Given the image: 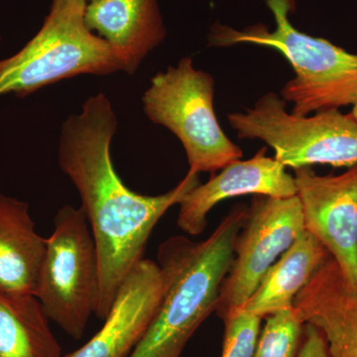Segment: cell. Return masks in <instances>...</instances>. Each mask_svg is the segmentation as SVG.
I'll return each instance as SVG.
<instances>
[{
	"label": "cell",
	"instance_id": "6da1fadb",
	"mask_svg": "<svg viewBox=\"0 0 357 357\" xmlns=\"http://www.w3.org/2000/svg\"><path fill=\"white\" fill-rule=\"evenodd\" d=\"M117 130L114 105L103 93L89 96L79 114L61 128L58 162L82 201L98 249L100 286L95 314L105 321L121 284L143 259L148 239L169 208L199 184L189 170L175 188L159 196L129 189L115 171L112 138Z\"/></svg>",
	"mask_w": 357,
	"mask_h": 357
},
{
	"label": "cell",
	"instance_id": "7a4b0ae2",
	"mask_svg": "<svg viewBox=\"0 0 357 357\" xmlns=\"http://www.w3.org/2000/svg\"><path fill=\"white\" fill-rule=\"evenodd\" d=\"M248 211L244 204L232 208L202 243L175 236L161 244L158 264L166 275L165 293L128 357H180L199 326L217 310Z\"/></svg>",
	"mask_w": 357,
	"mask_h": 357
},
{
	"label": "cell",
	"instance_id": "3957f363",
	"mask_svg": "<svg viewBox=\"0 0 357 357\" xmlns=\"http://www.w3.org/2000/svg\"><path fill=\"white\" fill-rule=\"evenodd\" d=\"M266 3L276 21L273 31L263 24L237 31L215 23L208 36L211 46L249 43L280 52L295 72L281 91V98L293 103L294 114L305 116L354 105L357 100L356 54L296 29L288 16L295 0H266Z\"/></svg>",
	"mask_w": 357,
	"mask_h": 357
},
{
	"label": "cell",
	"instance_id": "277c9868",
	"mask_svg": "<svg viewBox=\"0 0 357 357\" xmlns=\"http://www.w3.org/2000/svg\"><path fill=\"white\" fill-rule=\"evenodd\" d=\"M86 0H52L37 34L20 52L0 61V96L25 98L79 75L126 70L121 54L86 26Z\"/></svg>",
	"mask_w": 357,
	"mask_h": 357
},
{
	"label": "cell",
	"instance_id": "5b68a950",
	"mask_svg": "<svg viewBox=\"0 0 357 357\" xmlns=\"http://www.w3.org/2000/svg\"><path fill=\"white\" fill-rule=\"evenodd\" d=\"M213 98L215 79L197 70L191 57L157 73L142 96L149 121L169 129L182 143L192 172L215 173L243 156L220 128Z\"/></svg>",
	"mask_w": 357,
	"mask_h": 357
},
{
	"label": "cell",
	"instance_id": "8992f818",
	"mask_svg": "<svg viewBox=\"0 0 357 357\" xmlns=\"http://www.w3.org/2000/svg\"><path fill=\"white\" fill-rule=\"evenodd\" d=\"M283 98L268 93L246 112L229 114L227 121L239 139H260L287 168L326 164L347 169L357 164V122L340 109L311 116L288 112Z\"/></svg>",
	"mask_w": 357,
	"mask_h": 357
},
{
	"label": "cell",
	"instance_id": "52a82bcc",
	"mask_svg": "<svg viewBox=\"0 0 357 357\" xmlns=\"http://www.w3.org/2000/svg\"><path fill=\"white\" fill-rule=\"evenodd\" d=\"M100 286L98 249L82 208L66 204L54 218L35 297L49 321L74 340L95 314Z\"/></svg>",
	"mask_w": 357,
	"mask_h": 357
},
{
	"label": "cell",
	"instance_id": "ba28073f",
	"mask_svg": "<svg viewBox=\"0 0 357 357\" xmlns=\"http://www.w3.org/2000/svg\"><path fill=\"white\" fill-rule=\"evenodd\" d=\"M306 231L300 199L255 195L236 238L217 310L225 318L245 306L269 268Z\"/></svg>",
	"mask_w": 357,
	"mask_h": 357
},
{
	"label": "cell",
	"instance_id": "9c48e42d",
	"mask_svg": "<svg viewBox=\"0 0 357 357\" xmlns=\"http://www.w3.org/2000/svg\"><path fill=\"white\" fill-rule=\"evenodd\" d=\"M294 177L305 229L357 284V164L342 175L319 176L307 167Z\"/></svg>",
	"mask_w": 357,
	"mask_h": 357
},
{
	"label": "cell",
	"instance_id": "30bf717a",
	"mask_svg": "<svg viewBox=\"0 0 357 357\" xmlns=\"http://www.w3.org/2000/svg\"><path fill=\"white\" fill-rule=\"evenodd\" d=\"M166 286L158 263L143 258L121 284L100 332L63 357H128L156 314Z\"/></svg>",
	"mask_w": 357,
	"mask_h": 357
},
{
	"label": "cell",
	"instance_id": "8fae6325",
	"mask_svg": "<svg viewBox=\"0 0 357 357\" xmlns=\"http://www.w3.org/2000/svg\"><path fill=\"white\" fill-rule=\"evenodd\" d=\"M244 195L287 198L297 195L295 177L286 167L266 156V147L245 161L237 160L211 176L206 184L196 185L180 204L178 227L199 236L208 225V215L220 202Z\"/></svg>",
	"mask_w": 357,
	"mask_h": 357
},
{
	"label": "cell",
	"instance_id": "7c38bea8",
	"mask_svg": "<svg viewBox=\"0 0 357 357\" xmlns=\"http://www.w3.org/2000/svg\"><path fill=\"white\" fill-rule=\"evenodd\" d=\"M293 307L303 323L321 333L330 357H357V284L332 256L298 293Z\"/></svg>",
	"mask_w": 357,
	"mask_h": 357
},
{
	"label": "cell",
	"instance_id": "4fadbf2b",
	"mask_svg": "<svg viewBox=\"0 0 357 357\" xmlns=\"http://www.w3.org/2000/svg\"><path fill=\"white\" fill-rule=\"evenodd\" d=\"M84 21L121 54L129 75L167 36L158 0H93L86 4Z\"/></svg>",
	"mask_w": 357,
	"mask_h": 357
},
{
	"label": "cell",
	"instance_id": "5bb4252c",
	"mask_svg": "<svg viewBox=\"0 0 357 357\" xmlns=\"http://www.w3.org/2000/svg\"><path fill=\"white\" fill-rule=\"evenodd\" d=\"M46 248L29 206L0 195V292L35 296Z\"/></svg>",
	"mask_w": 357,
	"mask_h": 357
},
{
	"label": "cell",
	"instance_id": "9a60e30c",
	"mask_svg": "<svg viewBox=\"0 0 357 357\" xmlns=\"http://www.w3.org/2000/svg\"><path fill=\"white\" fill-rule=\"evenodd\" d=\"M328 255L323 244L306 230L269 268L241 310L263 319L292 307L296 296Z\"/></svg>",
	"mask_w": 357,
	"mask_h": 357
},
{
	"label": "cell",
	"instance_id": "2e32d148",
	"mask_svg": "<svg viewBox=\"0 0 357 357\" xmlns=\"http://www.w3.org/2000/svg\"><path fill=\"white\" fill-rule=\"evenodd\" d=\"M34 295L0 292V357H63Z\"/></svg>",
	"mask_w": 357,
	"mask_h": 357
},
{
	"label": "cell",
	"instance_id": "e0dca14e",
	"mask_svg": "<svg viewBox=\"0 0 357 357\" xmlns=\"http://www.w3.org/2000/svg\"><path fill=\"white\" fill-rule=\"evenodd\" d=\"M304 326L293 307L266 317L253 357H297Z\"/></svg>",
	"mask_w": 357,
	"mask_h": 357
},
{
	"label": "cell",
	"instance_id": "ac0fdd59",
	"mask_svg": "<svg viewBox=\"0 0 357 357\" xmlns=\"http://www.w3.org/2000/svg\"><path fill=\"white\" fill-rule=\"evenodd\" d=\"M225 321L222 357H253L262 319L245 310L230 312Z\"/></svg>",
	"mask_w": 357,
	"mask_h": 357
},
{
	"label": "cell",
	"instance_id": "d6986e66",
	"mask_svg": "<svg viewBox=\"0 0 357 357\" xmlns=\"http://www.w3.org/2000/svg\"><path fill=\"white\" fill-rule=\"evenodd\" d=\"M297 357H330L325 338L316 326L305 324Z\"/></svg>",
	"mask_w": 357,
	"mask_h": 357
},
{
	"label": "cell",
	"instance_id": "ffe728a7",
	"mask_svg": "<svg viewBox=\"0 0 357 357\" xmlns=\"http://www.w3.org/2000/svg\"><path fill=\"white\" fill-rule=\"evenodd\" d=\"M352 117H354V121L357 122V100L354 102V105H352V112L351 114Z\"/></svg>",
	"mask_w": 357,
	"mask_h": 357
},
{
	"label": "cell",
	"instance_id": "44dd1931",
	"mask_svg": "<svg viewBox=\"0 0 357 357\" xmlns=\"http://www.w3.org/2000/svg\"><path fill=\"white\" fill-rule=\"evenodd\" d=\"M86 2L93 1V0H86Z\"/></svg>",
	"mask_w": 357,
	"mask_h": 357
},
{
	"label": "cell",
	"instance_id": "7402d4cb",
	"mask_svg": "<svg viewBox=\"0 0 357 357\" xmlns=\"http://www.w3.org/2000/svg\"><path fill=\"white\" fill-rule=\"evenodd\" d=\"M0 41H1V39H0Z\"/></svg>",
	"mask_w": 357,
	"mask_h": 357
}]
</instances>
